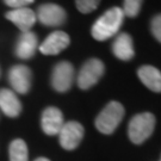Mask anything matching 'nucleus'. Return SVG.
Masks as SVG:
<instances>
[{"label": "nucleus", "instance_id": "obj_1", "mask_svg": "<svg viewBox=\"0 0 161 161\" xmlns=\"http://www.w3.org/2000/svg\"><path fill=\"white\" fill-rule=\"evenodd\" d=\"M124 13L121 7H112L103 13L92 25V37L97 41H106L114 37L124 22Z\"/></svg>", "mask_w": 161, "mask_h": 161}, {"label": "nucleus", "instance_id": "obj_2", "mask_svg": "<svg viewBox=\"0 0 161 161\" xmlns=\"http://www.w3.org/2000/svg\"><path fill=\"white\" fill-rule=\"evenodd\" d=\"M155 117L150 112H142L132 117L129 122L128 134L132 143L141 144L154 131Z\"/></svg>", "mask_w": 161, "mask_h": 161}, {"label": "nucleus", "instance_id": "obj_3", "mask_svg": "<svg viewBox=\"0 0 161 161\" xmlns=\"http://www.w3.org/2000/svg\"><path fill=\"white\" fill-rule=\"evenodd\" d=\"M124 117V108L118 102H110L96 118V127L102 134H112Z\"/></svg>", "mask_w": 161, "mask_h": 161}, {"label": "nucleus", "instance_id": "obj_4", "mask_svg": "<svg viewBox=\"0 0 161 161\" xmlns=\"http://www.w3.org/2000/svg\"><path fill=\"white\" fill-rule=\"evenodd\" d=\"M105 66L99 58H90L82 64L80 72L78 74V86L81 90H88L97 84L103 76Z\"/></svg>", "mask_w": 161, "mask_h": 161}, {"label": "nucleus", "instance_id": "obj_5", "mask_svg": "<svg viewBox=\"0 0 161 161\" xmlns=\"http://www.w3.org/2000/svg\"><path fill=\"white\" fill-rule=\"evenodd\" d=\"M74 67L68 61L58 62L52 73V86L56 92H67L73 85Z\"/></svg>", "mask_w": 161, "mask_h": 161}, {"label": "nucleus", "instance_id": "obj_6", "mask_svg": "<svg viewBox=\"0 0 161 161\" xmlns=\"http://www.w3.org/2000/svg\"><path fill=\"white\" fill-rule=\"evenodd\" d=\"M36 18L44 26H61L67 19V13L58 4H43L37 8Z\"/></svg>", "mask_w": 161, "mask_h": 161}, {"label": "nucleus", "instance_id": "obj_7", "mask_svg": "<svg viewBox=\"0 0 161 161\" xmlns=\"http://www.w3.org/2000/svg\"><path fill=\"white\" fill-rule=\"evenodd\" d=\"M84 137V127L79 122H66L58 132V140L61 147L66 150L75 149Z\"/></svg>", "mask_w": 161, "mask_h": 161}, {"label": "nucleus", "instance_id": "obj_8", "mask_svg": "<svg viewBox=\"0 0 161 161\" xmlns=\"http://www.w3.org/2000/svg\"><path fill=\"white\" fill-rule=\"evenodd\" d=\"M8 81L12 88L20 94H25L30 91L32 73L31 69L24 64H16L8 72Z\"/></svg>", "mask_w": 161, "mask_h": 161}, {"label": "nucleus", "instance_id": "obj_9", "mask_svg": "<svg viewBox=\"0 0 161 161\" xmlns=\"http://www.w3.org/2000/svg\"><path fill=\"white\" fill-rule=\"evenodd\" d=\"M64 124V115L60 109L49 106L43 111L42 118H41V125H42V130L46 132L47 135H50V136L58 135Z\"/></svg>", "mask_w": 161, "mask_h": 161}, {"label": "nucleus", "instance_id": "obj_10", "mask_svg": "<svg viewBox=\"0 0 161 161\" xmlns=\"http://www.w3.org/2000/svg\"><path fill=\"white\" fill-rule=\"evenodd\" d=\"M70 43L68 34L64 31H54L43 41L40 46V52L43 55H58L64 50Z\"/></svg>", "mask_w": 161, "mask_h": 161}, {"label": "nucleus", "instance_id": "obj_11", "mask_svg": "<svg viewBox=\"0 0 161 161\" xmlns=\"http://www.w3.org/2000/svg\"><path fill=\"white\" fill-rule=\"evenodd\" d=\"M5 18L12 22L22 32L30 31L37 20L36 13L29 7H20L6 12Z\"/></svg>", "mask_w": 161, "mask_h": 161}, {"label": "nucleus", "instance_id": "obj_12", "mask_svg": "<svg viewBox=\"0 0 161 161\" xmlns=\"http://www.w3.org/2000/svg\"><path fill=\"white\" fill-rule=\"evenodd\" d=\"M38 47L37 35L32 31L22 32L16 44V55L22 60H29L35 55Z\"/></svg>", "mask_w": 161, "mask_h": 161}, {"label": "nucleus", "instance_id": "obj_13", "mask_svg": "<svg viewBox=\"0 0 161 161\" xmlns=\"http://www.w3.org/2000/svg\"><path fill=\"white\" fill-rule=\"evenodd\" d=\"M112 53L119 60H123V61L131 60L135 55V50H134V43L130 35L127 32L117 35L112 43Z\"/></svg>", "mask_w": 161, "mask_h": 161}, {"label": "nucleus", "instance_id": "obj_14", "mask_svg": "<svg viewBox=\"0 0 161 161\" xmlns=\"http://www.w3.org/2000/svg\"><path fill=\"white\" fill-rule=\"evenodd\" d=\"M0 109L8 117H17L22 111V104L13 91L7 90V88H1L0 90Z\"/></svg>", "mask_w": 161, "mask_h": 161}, {"label": "nucleus", "instance_id": "obj_15", "mask_svg": "<svg viewBox=\"0 0 161 161\" xmlns=\"http://www.w3.org/2000/svg\"><path fill=\"white\" fill-rule=\"evenodd\" d=\"M140 80L153 92H161V72L153 66H142L137 70Z\"/></svg>", "mask_w": 161, "mask_h": 161}, {"label": "nucleus", "instance_id": "obj_16", "mask_svg": "<svg viewBox=\"0 0 161 161\" xmlns=\"http://www.w3.org/2000/svg\"><path fill=\"white\" fill-rule=\"evenodd\" d=\"M10 161H29V152L25 141L17 138L13 140L8 148Z\"/></svg>", "mask_w": 161, "mask_h": 161}, {"label": "nucleus", "instance_id": "obj_17", "mask_svg": "<svg viewBox=\"0 0 161 161\" xmlns=\"http://www.w3.org/2000/svg\"><path fill=\"white\" fill-rule=\"evenodd\" d=\"M143 0H124L123 1V13L124 16L130 18L137 17V14L140 13L141 6H142Z\"/></svg>", "mask_w": 161, "mask_h": 161}, {"label": "nucleus", "instance_id": "obj_18", "mask_svg": "<svg viewBox=\"0 0 161 161\" xmlns=\"http://www.w3.org/2000/svg\"><path fill=\"white\" fill-rule=\"evenodd\" d=\"M100 0H75L76 8L81 13H91L94 10H97Z\"/></svg>", "mask_w": 161, "mask_h": 161}, {"label": "nucleus", "instance_id": "obj_19", "mask_svg": "<svg viewBox=\"0 0 161 161\" xmlns=\"http://www.w3.org/2000/svg\"><path fill=\"white\" fill-rule=\"evenodd\" d=\"M150 31H152L153 36L161 43V14H156L155 17L152 19Z\"/></svg>", "mask_w": 161, "mask_h": 161}, {"label": "nucleus", "instance_id": "obj_20", "mask_svg": "<svg viewBox=\"0 0 161 161\" xmlns=\"http://www.w3.org/2000/svg\"><path fill=\"white\" fill-rule=\"evenodd\" d=\"M35 0H4L7 6L12 7L13 10L14 8H20V7H26L28 5L32 4Z\"/></svg>", "mask_w": 161, "mask_h": 161}, {"label": "nucleus", "instance_id": "obj_21", "mask_svg": "<svg viewBox=\"0 0 161 161\" xmlns=\"http://www.w3.org/2000/svg\"><path fill=\"white\" fill-rule=\"evenodd\" d=\"M35 161H50V160L47 159V158H38V159H36Z\"/></svg>", "mask_w": 161, "mask_h": 161}, {"label": "nucleus", "instance_id": "obj_22", "mask_svg": "<svg viewBox=\"0 0 161 161\" xmlns=\"http://www.w3.org/2000/svg\"><path fill=\"white\" fill-rule=\"evenodd\" d=\"M160 161H161V160H160Z\"/></svg>", "mask_w": 161, "mask_h": 161}]
</instances>
